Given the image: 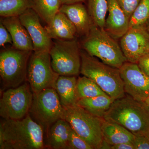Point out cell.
I'll list each match as a JSON object with an SVG mask.
<instances>
[{"label":"cell","instance_id":"1","mask_svg":"<svg viewBox=\"0 0 149 149\" xmlns=\"http://www.w3.org/2000/svg\"><path fill=\"white\" fill-rule=\"evenodd\" d=\"M0 149H45L44 130L29 113L18 120L3 118L0 124Z\"/></svg>","mask_w":149,"mask_h":149},{"label":"cell","instance_id":"2","mask_svg":"<svg viewBox=\"0 0 149 149\" xmlns=\"http://www.w3.org/2000/svg\"><path fill=\"white\" fill-rule=\"evenodd\" d=\"M103 118L122 125L134 135L149 134L148 110L144 102L128 95L114 100Z\"/></svg>","mask_w":149,"mask_h":149},{"label":"cell","instance_id":"3","mask_svg":"<svg viewBox=\"0 0 149 149\" xmlns=\"http://www.w3.org/2000/svg\"><path fill=\"white\" fill-rule=\"evenodd\" d=\"M80 55L81 74L93 80L113 100L125 96L119 68L105 64L85 51H80Z\"/></svg>","mask_w":149,"mask_h":149},{"label":"cell","instance_id":"4","mask_svg":"<svg viewBox=\"0 0 149 149\" xmlns=\"http://www.w3.org/2000/svg\"><path fill=\"white\" fill-rule=\"evenodd\" d=\"M84 37L82 45L84 51L105 64L119 69L127 61L120 45L104 29L93 24Z\"/></svg>","mask_w":149,"mask_h":149},{"label":"cell","instance_id":"5","mask_svg":"<svg viewBox=\"0 0 149 149\" xmlns=\"http://www.w3.org/2000/svg\"><path fill=\"white\" fill-rule=\"evenodd\" d=\"M65 109L64 119L74 132L93 149H102L104 141L102 131L103 118L93 115L76 104Z\"/></svg>","mask_w":149,"mask_h":149},{"label":"cell","instance_id":"6","mask_svg":"<svg viewBox=\"0 0 149 149\" xmlns=\"http://www.w3.org/2000/svg\"><path fill=\"white\" fill-rule=\"evenodd\" d=\"M33 95L29 114L42 126L45 134L55 122L64 119L65 109L54 88H47Z\"/></svg>","mask_w":149,"mask_h":149},{"label":"cell","instance_id":"7","mask_svg":"<svg viewBox=\"0 0 149 149\" xmlns=\"http://www.w3.org/2000/svg\"><path fill=\"white\" fill-rule=\"evenodd\" d=\"M32 51L15 48L0 54V75L4 89L15 88L27 81V67Z\"/></svg>","mask_w":149,"mask_h":149},{"label":"cell","instance_id":"8","mask_svg":"<svg viewBox=\"0 0 149 149\" xmlns=\"http://www.w3.org/2000/svg\"><path fill=\"white\" fill-rule=\"evenodd\" d=\"M49 51L51 64L59 75L77 76L80 72L81 55L78 42L55 40Z\"/></svg>","mask_w":149,"mask_h":149},{"label":"cell","instance_id":"9","mask_svg":"<svg viewBox=\"0 0 149 149\" xmlns=\"http://www.w3.org/2000/svg\"><path fill=\"white\" fill-rule=\"evenodd\" d=\"M59 76L52 67L49 52L34 51L32 53L27 67V81L33 94L47 88L54 89Z\"/></svg>","mask_w":149,"mask_h":149},{"label":"cell","instance_id":"10","mask_svg":"<svg viewBox=\"0 0 149 149\" xmlns=\"http://www.w3.org/2000/svg\"><path fill=\"white\" fill-rule=\"evenodd\" d=\"M27 81L4 91L0 100V116L4 119L18 120L29 114L33 99Z\"/></svg>","mask_w":149,"mask_h":149},{"label":"cell","instance_id":"11","mask_svg":"<svg viewBox=\"0 0 149 149\" xmlns=\"http://www.w3.org/2000/svg\"><path fill=\"white\" fill-rule=\"evenodd\" d=\"M125 93L136 100L144 102L149 97V77L136 63L127 61L119 68Z\"/></svg>","mask_w":149,"mask_h":149},{"label":"cell","instance_id":"12","mask_svg":"<svg viewBox=\"0 0 149 149\" xmlns=\"http://www.w3.org/2000/svg\"><path fill=\"white\" fill-rule=\"evenodd\" d=\"M120 45L127 61L137 63L149 53V35L145 26L129 28L120 38Z\"/></svg>","mask_w":149,"mask_h":149},{"label":"cell","instance_id":"13","mask_svg":"<svg viewBox=\"0 0 149 149\" xmlns=\"http://www.w3.org/2000/svg\"><path fill=\"white\" fill-rule=\"evenodd\" d=\"M19 17L32 39L34 51L49 52L53 44L52 39L40 23L37 13L33 8L28 9Z\"/></svg>","mask_w":149,"mask_h":149},{"label":"cell","instance_id":"14","mask_svg":"<svg viewBox=\"0 0 149 149\" xmlns=\"http://www.w3.org/2000/svg\"><path fill=\"white\" fill-rule=\"evenodd\" d=\"M108 16L104 29L115 40L121 38L129 28L130 20L116 0H107Z\"/></svg>","mask_w":149,"mask_h":149},{"label":"cell","instance_id":"15","mask_svg":"<svg viewBox=\"0 0 149 149\" xmlns=\"http://www.w3.org/2000/svg\"><path fill=\"white\" fill-rule=\"evenodd\" d=\"M59 11L66 15L76 27L77 35L80 36L87 35L93 24L88 8L83 3L62 5Z\"/></svg>","mask_w":149,"mask_h":149},{"label":"cell","instance_id":"16","mask_svg":"<svg viewBox=\"0 0 149 149\" xmlns=\"http://www.w3.org/2000/svg\"><path fill=\"white\" fill-rule=\"evenodd\" d=\"M1 22L10 33L14 47L21 50L34 51L32 39L19 17H2Z\"/></svg>","mask_w":149,"mask_h":149},{"label":"cell","instance_id":"17","mask_svg":"<svg viewBox=\"0 0 149 149\" xmlns=\"http://www.w3.org/2000/svg\"><path fill=\"white\" fill-rule=\"evenodd\" d=\"M71 129L69 123L65 119L55 122L44 134L45 149H68Z\"/></svg>","mask_w":149,"mask_h":149},{"label":"cell","instance_id":"18","mask_svg":"<svg viewBox=\"0 0 149 149\" xmlns=\"http://www.w3.org/2000/svg\"><path fill=\"white\" fill-rule=\"evenodd\" d=\"M52 39L70 40L75 39L77 29L73 23L64 14L59 11L49 24L45 27Z\"/></svg>","mask_w":149,"mask_h":149},{"label":"cell","instance_id":"19","mask_svg":"<svg viewBox=\"0 0 149 149\" xmlns=\"http://www.w3.org/2000/svg\"><path fill=\"white\" fill-rule=\"evenodd\" d=\"M102 131L104 141L109 145L128 143L133 144L135 135L116 123L103 118Z\"/></svg>","mask_w":149,"mask_h":149},{"label":"cell","instance_id":"20","mask_svg":"<svg viewBox=\"0 0 149 149\" xmlns=\"http://www.w3.org/2000/svg\"><path fill=\"white\" fill-rule=\"evenodd\" d=\"M76 77L59 75L56 81L54 89L64 108L76 104L77 101L76 94L77 79Z\"/></svg>","mask_w":149,"mask_h":149},{"label":"cell","instance_id":"21","mask_svg":"<svg viewBox=\"0 0 149 149\" xmlns=\"http://www.w3.org/2000/svg\"><path fill=\"white\" fill-rule=\"evenodd\" d=\"M114 100L108 95H102L94 97L80 99L76 105L95 116L103 118Z\"/></svg>","mask_w":149,"mask_h":149},{"label":"cell","instance_id":"22","mask_svg":"<svg viewBox=\"0 0 149 149\" xmlns=\"http://www.w3.org/2000/svg\"><path fill=\"white\" fill-rule=\"evenodd\" d=\"M33 7V0H0V15L2 17H19Z\"/></svg>","mask_w":149,"mask_h":149},{"label":"cell","instance_id":"23","mask_svg":"<svg viewBox=\"0 0 149 149\" xmlns=\"http://www.w3.org/2000/svg\"><path fill=\"white\" fill-rule=\"evenodd\" d=\"M33 8L47 24H49L62 5L60 0H33Z\"/></svg>","mask_w":149,"mask_h":149},{"label":"cell","instance_id":"24","mask_svg":"<svg viewBox=\"0 0 149 149\" xmlns=\"http://www.w3.org/2000/svg\"><path fill=\"white\" fill-rule=\"evenodd\" d=\"M76 94L77 101L81 99L107 95L93 80L85 76L77 78Z\"/></svg>","mask_w":149,"mask_h":149},{"label":"cell","instance_id":"25","mask_svg":"<svg viewBox=\"0 0 149 149\" xmlns=\"http://www.w3.org/2000/svg\"><path fill=\"white\" fill-rule=\"evenodd\" d=\"M86 1L93 24L104 29L108 12L107 0H86Z\"/></svg>","mask_w":149,"mask_h":149},{"label":"cell","instance_id":"26","mask_svg":"<svg viewBox=\"0 0 149 149\" xmlns=\"http://www.w3.org/2000/svg\"><path fill=\"white\" fill-rule=\"evenodd\" d=\"M149 20V0H141L130 19L129 28L144 26Z\"/></svg>","mask_w":149,"mask_h":149},{"label":"cell","instance_id":"27","mask_svg":"<svg viewBox=\"0 0 149 149\" xmlns=\"http://www.w3.org/2000/svg\"><path fill=\"white\" fill-rule=\"evenodd\" d=\"M68 149H93V148L72 128L70 134Z\"/></svg>","mask_w":149,"mask_h":149},{"label":"cell","instance_id":"28","mask_svg":"<svg viewBox=\"0 0 149 149\" xmlns=\"http://www.w3.org/2000/svg\"><path fill=\"white\" fill-rule=\"evenodd\" d=\"M120 8L130 20L141 0H116Z\"/></svg>","mask_w":149,"mask_h":149},{"label":"cell","instance_id":"29","mask_svg":"<svg viewBox=\"0 0 149 149\" xmlns=\"http://www.w3.org/2000/svg\"><path fill=\"white\" fill-rule=\"evenodd\" d=\"M13 44L12 38L10 33L1 22L0 24V46L4 45L6 44Z\"/></svg>","mask_w":149,"mask_h":149},{"label":"cell","instance_id":"30","mask_svg":"<svg viewBox=\"0 0 149 149\" xmlns=\"http://www.w3.org/2000/svg\"><path fill=\"white\" fill-rule=\"evenodd\" d=\"M137 64L142 71L149 77V53L142 57Z\"/></svg>","mask_w":149,"mask_h":149},{"label":"cell","instance_id":"31","mask_svg":"<svg viewBox=\"0 0 149 149\" xmlns=\"http://www.w3.org/2000/svg\"><path fill=\"white\" fill-rule=\"evenodd\" d=\"M110 149H135L132 143H123L115 145H110Z\"/></svg>","mask_w":149,"mask_h":149},{"label":"cell","instance_id":"32","mask_svg":"<svg viewBox=\"0 0 149 149\" xmlns=\"http://www.w3.org/2000/svg\"><path fill=\"white\" fill-rule=\"evenodd\" d=\"M62 5H70L77 3H86V0H60Z\"/></svg>","mask_w":149,"mask_h":149},{"label":"cell","instance_id":"33","mask_svg":"<svg viewBox=\"0 0 149 149\" xmlns=\"http://www.w3.org/2000/svg\"><path fill=\"white\" fill-rule=\"evenodd\" d=\"M144 103L149 111V97L144 102Z\"/></svg>","mask_w":149,"mask_h":149},{"label":"cell","instance_id":"34","mask_svg":"<svg viewBox=\"0 0 149 149\" xmlns=\"http://www.w3.org/2000/svg\"><path fill=\"white\" fill-rule=\"evenodd\" d=\"M144 26H145V27H146L147 32H148V34L149 35V20L148 21V22L144 25Z\"/></svg>","mask_w":149,"mask_h":149}]
</instances>
